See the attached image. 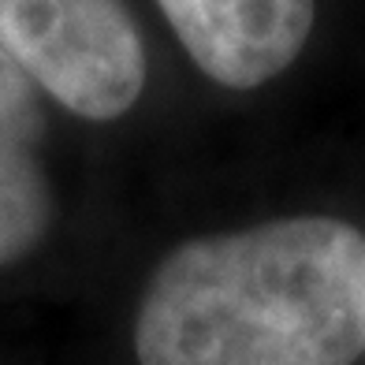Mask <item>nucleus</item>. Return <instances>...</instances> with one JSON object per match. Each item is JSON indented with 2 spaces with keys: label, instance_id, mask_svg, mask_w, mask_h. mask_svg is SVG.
Instances as JSON below:
<instances>
[{
  "label": "nucleus",
  "instance_id": "1",
  "mask_svg": "<svg viewBox=\"0 0 365 365\" xmlns=\"http://www.w3.org/2000/svg\"><path fill=\"white\" fill-rule=\"evenodd\" d=\"M365 351V235L287 217L182 242L135 321L138 365H354Z\"/></svg>",
  "mask_w": 365,
  "mask_h": 365
},
{
  "label": "nucleus",
  "instance_id": "2",
  "mask_svg": "<svg viewBox=\"0 0 365 365\" xmlns=\"http://www.w3.org/2000/svg\"><path fill=\"white\" fill-rule=\"evenodd\" d=\"M0 48L82 120H120L145 90V45L123 0H0Z\"/></svg>",
  "mask_w": 365,
  "mask_h": 365
},
{
  "label": "nucleus",
  "instance_id": "3",
  "mask_svg": "<svg viewBox=\"0 0 365 365\" xmlns=\"http://www.w3.org/2000/svg\"><path fill=\"white\" fill-rule=\"evenodd\" d=\"M179 45L227 90H257L284 75L309 41L313 0H157Z\"/></svg>",
  "mask_w": 365,
  "mask_h": 365
},
{
  "label": "nucleus",
  "instance_id": "4",
  "mask_svg": "<svg viewBox=\"0 0 365 365\" xmlns=\"http://www.w3.org/2000/svg\"><path fill=\"white\" fill-rule=\"evenodd\" d=\"M41 86L0 48V264L38 250L53 224L41 142H45Z\"/></svg>",
  "mask_w": 365,
  "mask_h": 365
}]
</instances>
